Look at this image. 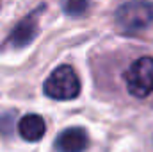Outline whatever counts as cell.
<instances>
[{"instance_id":"3957f363","label":"cell","mask_w":153,"mask_h":152,"mask_svg":"<svg viewBox=\"0 0 153 152\" xmlns=\"http://www.w3.org/2000/svg\"><path fill=\"white\" fill-rule=\"evenodd\" d=\"M125 84L132 97L146 99L153 93V57L135 59L125 72Z\"/></svg>"},{"instance_id":"52a82bcc","label":"cell","mask_w":153,"mask_h":152,"mask_svg":"<svg viewBox=\"0 0 153 152\" xmlns=\"http://www.w3.org/2000/svg\"><path fill=\"white\" fill-rule=\"evenodd\" d=\"M62 7L64 13L70 16H82L89 7V0H64Z\"/></svg>"},{"instance_id":"8992f818","label":"cell","mask_w":153,"mask_h":152,"mask_svg":"<svg viewBox=\"0 0 153 152\" xmlns=\"http://www.w3.org/2000/svg\"><path fill=\"white\" fill-rule=\"evenodd\" d=\"M45 131H46V125H45V120L43 116L32 113V114H25L20 122H18V132L23 140L27 141H39L43 136H45Z\"/></svg>"},{"instance_id":"ba28073f","label":"cell","mask_w":153,"mask_h":152,"mask_svg":"<svg viewBox=\"0 0 153 152\" xmlns=\"http://www.w3.org/2000/svg\"><path fill=\"white\" fill-rule=\"evenodd\" d=\"M11 125H13V118H11V114H5V116L0 118V129H2L4 134H9Z\"/></svg>"},{"instance_id":"7a4b0ae2","label":"cell","mask_w":153,"mask_h":152,"mask_svg":"<svg viewBox=\"0 0 153 152\" xmlns=\"http://www.w3.org/2000/svg\"><path fill=\"white\" fill-rule=\"evenodd\" d=\"M43 91L46 97L55 100H73L80 93V81L75 70L68 65L55 68L43 84Z\"/></svg>"},{"instance_id":"6da1fadb","label":"cell","mask_w":153,"mask_h":152,"mask_svg":"<svg viewBox=\"0 0 153 152\" xmlns=\"http://www.w3.org/2000/svg\"><path fill=\"white\" fill-rule=\"evenodd\" d=\"M153 23V4L130 0L116 11V25L123 34H137Z\"/></svg>"},{"instance_id":"5b68a950","label":"cell","mask_w":153,"mask_h":152,"mask_svg":"<svg viewBox=\"0 0 153 152\" xmlns=\"http://www.w3.org/2000/svg\"><path fill=\"white\" fill-rule=\"evenodd\" d=\"M87 143H89V138L82 127H70L57 136L55 149L57 152H84Z\"/></svg>"},{"instance_id":"277c9868","label":"cell","mask_w":153,"mask_h":152,"mask_svg":"<svg viewBox=\"0 0 153 152\" xmlns=\"http://www.w3.org/2000/svg\"><path fill=\"white\" fill-rule=\"evenodd\" d=\"M41 11H43V7H38V9H36L34 13H30L27 18H23V20L18 23V27L11 32L9 43H11L13 47L22 48V47L29 45L32 39L36 38V34H38V16L41 14Z\"/></svg>"}]
</instances>
